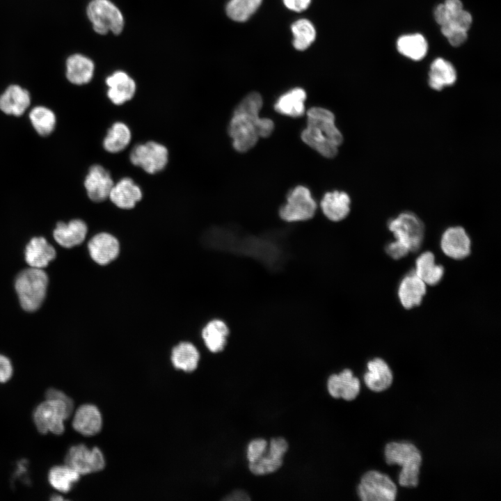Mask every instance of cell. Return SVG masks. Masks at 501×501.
I'll list each match as a JSON object with an SVG mask.
<instances>
[{"instance_id":"1","label":"cell","mask_w":501,"mask_h":501,"mask_svg":"<svg viewBox=\"0 0 501 501\" xmlns=\"http://www.w3.org/2000/svg\"><path fill=\"white\" fill-rule=\"evenodd\" d=\"M263 100L261 95L252 92L246 95L234 108L228 125V134L235 150L246 152L252 149L260 138H267L273 132L274 123L260 118Z\"/></svg>"},{"instance_id":"2","label":"cell","mask_w":501,"mask_h":501,"mask_svg":"<svg viewBox=\"0 0 501 501\" xmlns=\"http://www.w3.org/2000/svg\"><path fill=\"white\" fill-rule=\"evenodd\" d=\"M306 113L307 125L301 134L302 141L324 157L333 158L343 141L334 114L319 106L310 108Z\"/></svg>"},{"instance_id":"3","label":"cell","mask_w":501,"mask_h":501,"mask_svg":"<svg viewBox=\"0 0 501 501\" xmlns=\"http://www.w3.org/2000/svg\"><path fill=\"white\" fill-rule=\"evenodd\" d=\"M45 401L33 411V421L38 431L42 434L51 432L61 435L65 431L64 421L73 411L72 399L62 391L49 388L45 392Z\"/></svg>"},{"instance_id":"4","label":"cell","mask_w":501,"mask_h":501,"mask_svg":"<svg viewBox=\"0 0 501 501\" xmlns=\"http://www.w3.org/2000/svg\"><path fill=\"white\" fill-rule=\"evenodd\" d=\"M385 456L388 465L402 466L399 475V484L405 487H415L418 484V475L422 463L419 450L413 444L391 442L385 447Z\"/></svg>"},{"instance_id":"5","label":"cell","mask_w":501,"mask_h":501,"mask_svg":"<svg viewBox=\"0 0 501 501\" xmlns=\"http://www.w3.org/2000/svg\"><path fill=\"white\" fill-rule=\"evenodd\" d=\"M48 276L42 269L29 267L17 276L15 287L22 308L28 312L38 310L47 292Z\"/></svg>"},{"instance_id":"6","label":"cell","mask_w":501,"mask_h":501,"mask_svg":"<svg viewBox=\"0 0 501 501\" xmlns=\"http://www.w3.org/2000/svg\"><path fill=\"white\" fill-rule=\"evenodd\" d=\"M86 14L94 31L99 34L112 32L119 34L124 26L123 16L109 0H92L86 8Z\"/></svg>"},{"instance_id":"7","label":"cell","mask_w":501,"mask_h":501,"mask_svg":"<svg viewBox=\"0 0 501 501\" xmlns=\"http://www.w3.org/2000/svg\"><path fill=\"white\" fill-rule=\"evenodd\" d=\"M167 148L157 141H148L134 146L129 152V161L143 171L154 175L162 171L168 162Z\"/></svg>"},{"instance_id":"8","label":"cell","mask_w":501,"mask_h":501,"mask_svg":"<svg viewBox=\"0 0 501 501\" xmlns=\"http://www.w3.org/2000/svg\"><path fill=\"white\" fill-rule=\"evenodd\" d=\"M388 228L395 239L409 251H415L421 246L424 237V225L413 212H404L391 218L388 223Z\"/></svg>"},{"instance_id":"9","label":"cell","mask_w":501,"mask_h":501,"mask_svg":"<svg viewBox=\"0 0 501 501\" xmlns=\"http://www.w3.org/2000/svg\"><path fill=\"white\" fill-rule=\"evenodd\" d=\"M317 203L309 189L299 185L289 191L287 202L279 209V216L287 222H299L312 218Z\"/></svg>"},{"instance_id":"10","label":"cell","mask_w":501,"mask_h":501,"mask_svg":"<svg viewBox=\"0 0 501 501\" xmlns=\"http://www.w3.org/2000/svg\"><path fill=\"white\" fill-rule=\"evenodd\" d=\"M357 492L363 501H393L397 487L388 475L371 470L362 477Z\"/></svg>"},{"instance_id":"11","label":"cell","mask_w":501,"mask_h":501,"mask_svg":"<svg viewBox=\"0 0 501 501\" xmlns=\"http://www.w3.org/2000/svg\"><path fill=\"white\" fill-rule=\"evenodd\" d=\"M87 249L90 259L95 264L106 267L118 259L121 251V244L114 234L102 230L90 238Z\"/></svg>"},{"instance_id":"12","label":"cell","mask_w":501,"mask_h":501,"mask_svg":"<svg viewBox=\"0 0 501 501\" xmlns=\"http://www.w3.org/2000/svg\"><path fill=\"white\" fill-rule=\"evenodd\" d=\"M65 464L81 475L102 470L105 466V459L98 447L89 449L86 445L79 444L69 449L65 458Z\"/></svg>"},{"instance_id":"13","label":"cell","mask_w":501,"mask_h":501,"mask_svg":"<svg viewBox=\"0 0 501 501\" xmlns=\"http://www.w3.org/2000/svg\"><path fill=\"white\" fill-rule=\"evenodd\" d=\"M113 184L111 173L100 164L91 166L84 181L87 196L95 202L107 200Z\"/></svg>"},{"instance_id":"14","label":"cell","mask_w":501,"mask_h":501,"mask_svg":"<svg viewBox=\"0 0 501 501\" xmlns=\"http://www.w3.org/2000/svg\"><path fill=\"white\" fill-rule=\"evenodd\" d=\"M287 449L288 443L285 438H272L268 450L260 459L249 463L250 472L256 475H264L276 471L282 466Z\"/></svg>"},{"instance_id":"15","label":"cell","mask_w":501,"mask_h":501,"mask_svg":"<svg viewBox=\"0 0 501 501\" xmlns=\"http://www.w3.org/2000/svg\"><path fill=\"white\" fill-rule=\"evenodd\" d=\"M143 198L140 186L129 177H124L114 182L109 196L111 203L121 210H131Z\"/></svg>"},{"instance_id":"16","label":"cell","mask_w":501,"mask_h":501,"mask_svg":"<svg viewBox=\"0 0 501 501\" xmlns=\"http://www.w3.org/2000/svg\"><path fill=\"white\" fill-rule=\"evenodd\" d=\"M105 81L108 87L107 97L114 105H122L134 97L136 83L125 72H114L106 77Z\"/></svg>"},{"instance_id":"17","label":"cell","mask_w":501,"mask_h":501,"mask_svg":"<svg viewBox=\"0 0 501 501\" xmlns=\"http://www.w3.org/2000/svg\"><path fill=\"white\" fill-rule=\"evenodd\" d=\"M440 248L447 256L461 260L470 253V239L462 227H450L442 234Z\"/></svg>"},{"instance_id":"18","label":"cell","mask_w":501,"mask_h":501,"mask_svg":"<svg viewBox=\"0 0 501 501\" xmlns=\"http://www.w3.org/2000/svg\"><path fill=\"white\" fill-rule=\"evenodd\" d=\"M88 232L86 223L74 218L67 223L58 222L53 231V236L60 246L71 248L81 245L85 241Z\"/></svg>"},{"instance_id":"19","label":"cell","mask_w":501,"mask_h":501,"mask_svg":"<svg viewBox=\"0 0 501 501\" xmlns=\"http://www.w3.org/2000/svg\"><path fill=\"white\" fill-rule=\"evenodd\" d=\"M29 92L18 84H10L0 95V110L7 115L20 116L31 104Z\"/></svg>"},{"instance_id":"20","label":"cell","mask_w":501,"mask_h":501,"mask_svg":"<svg viewBox=\"0 0 501 501\" xmlns=\"http://www.w3.org/2000/svg\"><path fill=\"white\" fill-rule=\"evenodd\" d=\"M328 390L334 398H342L347 401L354 399L360 391V381L353 376L349 369H345L339 374H332L328 379Z\"/></svg>"},{"instance_id":"21","label":"cell","mask_w":501,"mask_h":501,"mask_svg":"<svg viewBox=\"0 0 501 501\" xmlns=\"http://www.w3.org/2000/svg\"><path fill=\"white\" fill-rule=\"evenodd\" d=\"M95 64L88 56L73 54L65 61V77L72 84L81 86L88 84L93 77Z\"/></svg>"},{"instance_id":"22","label":"cell","mask_w":501,"mask_h":501,"mask_svg":"<svg viewBox=\"0 0 501 501\" xmlns=\"http://www.w3.org/2000/svg\"><path fill=\"white\" fill-rule=\"evenodd\" d=\"M229 333L228 324L218 318L209 319L200 331L202 342L212 353H218L224 349Z\"/></svg>"},{"instance_id":"23","label":"cell","mask_w":501,"mask_h":501,"mask_svg":"<svg viewBox=\"0 0 501 501\" xmlns=\"http://www.w3.org/2000/svg\"><path fill=\"white\" fill-rule=\"evenodd\" d=\"M426 293V284L414 271L406 275L398 287V297L402 306L406 309L419 305Z\"/></svg>"},{"instance_id":"24","label":"cell","mask_w":501,"mask_h":501,"mask_svg":"<svg viewBox=\"0 0 501 501\" xmlns=\"http://www.w3.org/2000/svg\"><path fill=\"white\" fill-rule=\"evenodd\" d=\"M102 418L97 406L93 404L81 405L75 412L72 427L84 436L97 434L102 428Z\"/></svg>"},{"instance_id":"25","label":"cell","mask_w":501,"mask_h":501,"mask_svg":"<svg viewBox=\"0 0 501 501\" xmlns=\"http://www.w3.org/2000/svg\"><path fill=\"white\" fill-rule=\"evenodd\" d=\"M351 198L344 191H333L324 194L320 207L324 216L331 221H340L350 212Z\"/></svg>"},{"instance_id":"26","label":"cell","mask_w":501,"mask_h":501,"mask_svg":"<svg viewBox=\"0 0 501 501\" xmlns=\"http://www.w3.org/2000/svg\"><path fill=\"white\" fill-rule=\"evenodd\" d=\"M24 257L30 267L43 269L55 258L56 250L45 238L36 237L26 245Z\"/></svg>"},{"instance_id":"27","label":"cell","mask_w":501,"mask_h":501,"mask_svg":"<svg viewBox=\"0 0 501 501\" xmlns=\"http://www.w3.org/2000/svg\"><path fill=\"white\" fill-rule=\"evenodd\" d=\"M200 358L198 349L189 340L179 342L170 351V360L174 367L186 372L196 369Z\"/></svg>"},{"instance_id":"28","label":"cell","mask_w":501,"mask_h":501,"mask_svg":"<svg viewBox=\"0 0 501 501\" xmlns=\"http://www.w3.org/2000/svg\"><path fill=\"white\" fill-rule=\"evenodd\" d=\"M306 93L301 88H294L280 95L274 104V109L279 113L299 118L304 115Z\"/></svg>"},{"instance_id":"29","label":"cell","mask_w":501,"mask_h":501,"mask_svg":"<svg viewBox=\"0 0 501 501\" xmlns=\"http://www.w3.org/2000/svg\"><path fill=\"white\" fill-rule=\"evenodd\" d=\"M368 372L364 375L366 385L374 392H381L390 387L392 382V372L387 363L376 358L367 363Z\"/></svg>"},{"instance_id":"30","label":"cell","mask_w":501,"mask_h":501,"mask_svg":"<svg viewBox=\"0 0 501 501\" xmlns=\"http://www.w3.org/2000/svg\"><path fill=\"white\" fill-rule=\"evenodd\" d=\"M132 141L129 126L121 121L113 122L108 129L102 141V146L107 152L119 153L125 150Z\"/></svg>"},{"instance_id":"31","label":"cell","mask_w":501,"mask_h":501,"mask_svg":"<svg viewBox=\"0 0 501 501\" xmlns=\"http://www.w3.org/2000/svg\"><path fill=\"white\" fill-rule=\"evenodd\" d=\"M456 80V72L448 61L438 58L433 61L429 72V85L436 90L452 86Z\"/></svg>"},{"instance_id":"32","label":"cell","mask_w":501,"mask_h":501,"mask_svg":"<svg viewBox=\"0 0 501 501\" xmlns=\"http://www.w3.org/2000/svg\"><path fill=\"white\" fill-rule=\"evenodd\" d=\"M414 271L426 285H434L441 280L444 268L436 264L435 256L431 252L426 251L416 259Z\"/></svg>"},{"instance_id":"33","label":"cell","mask_w":501,"mask_h":501,"mask_svg":"<svg viewBox=\"0 0 501 501\" xmlns=\"http://www.w3.org/2000/svg\"><path fill=\"white\" fill-rule=\"evenodd\" d=\"M29 118L33 129L42 136L50 135L56 128V114L47 106H34L29 112Z\"/></svg>"},{"instance_id":"34","label":"cell","mask_w":501,"mask_h":501,"mask_svg":"<svg viewBox=\"0 0 501 501\" xmlns=\"http://www.w3.org/2000/svg\"><path fill=\"white\" fill-rule=\"evenodd\" d=\"M397 47L401 54L415 61L423 58L428 49L425 38L419 33L401 36L397 42Z\"/></svg>"},{"instance_id":"35","label":"cell","mask_w":501,"mask_h":501,"mask_svg":"<svg viewBox=\"0 0 501 501\" xmlns=\"http://www.w3.org/2000/svg\"><path fill=\"white\" fill-rule=\"evenodd\" d=\"M79 478L80 475L66 464L51 468L48 474L51 486L63 493L70 491Z\"/></svg>"},{"instance_id":"36","label":"cell","mask_w":501,"mask_h":501,"mask_svg":"<svg viewBox=\"0 0 501 501\" xmlns=\"http://www.w3.org/2000/svg\"><path fill=\"white\" fill-rule=\"evenodd\" d=\"M291 29L294 35L293 45L297 50L306 49L316 38V31L312 23L306 19L295 21Z\"/></svg>"},{"instance_id":"37","label":"cell","mask_w":501,"mask_h":501,"mask_svg":"<svg viewBox=\"0 0 501 501\" xmlns=\"http://www.w3.org/2000/svg\"><path fill=\"white\" fill-rule=\"evenodd\" d=\"M262 0H230L225 11L229 18L236 22H245L258 9Z\"/></svg>"},{"instance_id":"38","label":"cell","mask_w":501,"mask_h":501,"mask_svg":"<svg viewBox=\"0 0 501 501\" xmlns=\"http://www.w3.org/2000/svg\"><path fill=\"white\" fill-rule=\"evenodd\" d=\"M267 440L263 438L253 440L248 444L246 452L249 463L260 459L267 450Z\"/></svg>"},{"instance_id":"39","label":"cell","mask_w":501,"mask_h":501,"mask_svg":"<svg viewBox=\"0 0 501 501\" xmlns=\"http://www.w3.org/2000/svg\"><path fill=\"white\" fill-rule=\"evenodd\" d=\"M387 254L392 258L397 260L406 256L409 250L398 241L389 243L385 247Z\"/></svg>"},{"instance_id":"40","label":"cell","mask_w":501,"mask_h":501,"mask_svg":"<svg viewBox=\"0 0 501 501\" xmlns=\"http://www.w3.org/2000/svg\"><path fill=\"white\" fill-rule=\"evenodd\" d=\"M447 38L449 42L454 47L462 45L467 39V32L461 31L448 30L442 32Z\"/></svg>"},{"instance_id":"41","label":"cell","mask_w":501,"mask_h":501,"mask_svg":"<svg viewBox=\"0 0 501 501\" xmlns=\"http://www.w3.org/2000/svg\"><path fill=\"white\" fill-rule=\"evenodd\" d=\"M13 374V366L6 356L0 354V383L8 381Z\"/></svg>"},{"instance_id":"42","label":"cell","mask_w":501,"mask_h":501,"mask_svg":"<svg viewBox=\"0 0 501 501\" xmlns=\"http://www.w3.org/2000/svg\"><path fill=\"white\" fill-rule=\"evenodd\" d=\"M311 0H283L285 6L289 10L301 12L310 4Z\"/></svg>"},{"instance_id":"43","label":"cell","mask_w":501,"mask_h":501,"mask_svg":"<svg viewBox=\"0 0 501 501\" xmlns=\"http://www.w3.org/2000/svg\"><path fill=\"white\" fill-rule=\"evenodd\" d=\"M224 500H230V501H232V500L244 501V500H250V498L244 491L237 490V491L232 492Z\"/></svg>"},{"instance_id":"44","label":"cell","mask_w":501,"mask_h":501,"mask_svg":"<svg viewBox=\"0 0 501 501\" xmlns=\"http://www.w3.org/2000/svg\"><path fill=\"white\" fill-rule=\"evenodd\" d=\"M51 499L54 500H63V498L61 496H58V497L54 496Z\"/></svg>"}]
</instances>
